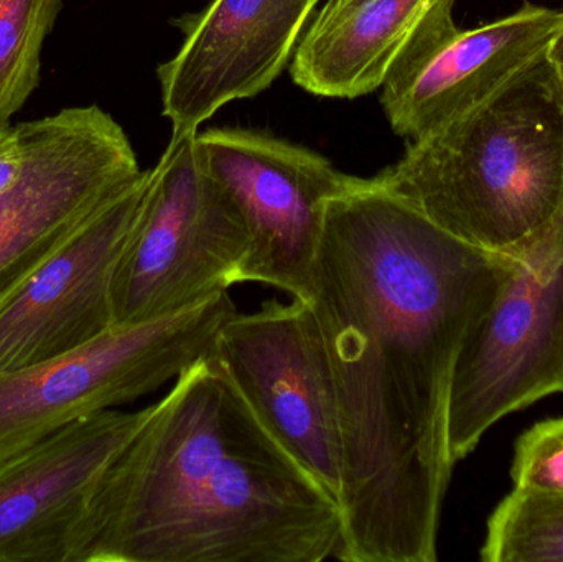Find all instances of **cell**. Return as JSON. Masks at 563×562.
Masks as SVG:
<instances>
[{"instance_id": "obj_1", "label": "cell", "mask_w": 563, "mask_h": 562, "mask_svg": "<svg viewBox=\"0 0 563 562\" xmlns=\"http://www.w3.org/2000/svg\"><path fill=\"white\" fill-rule=\"evenodd\" d=\"M515 263L450 236L379 177L328 201L305 302L340 409L338 561H437L453 370Z\"/></svg>"}, {"instance_id": "obj_2", "label": "cell", "mask_w": 563, "mask_h": 562, "mask_svg": "<svg viewBox=\"0 0 563 562\" xmlns=\"http://www.w3.org/2000/svg\"><path fill=\"white\" fill-rule=\"evenodd\" d=\"M341 540L338 498L207 355L106 469L73 562H321Z\"/></svg>"}, {"instance_id": "obj_3", "label": "cell", "mask_w": 563, "mask_h": 562, "mask_svg": "<svg viewBox=\"0 0 563 562\" xmlns=\"http://www.w3.org/2000/svg\"><path fill=\"white\" fill-rule=\"evenodd\" d=\"M377 177L462 243L525 253L563 210V89L545 55L478 108L410 141Z\"/></svg>"}, {"instance_id": "obj_4", "label": "cell", "mask_w": 563, "mask_h": 562, "mask_svg": "<svg viewBox=\"0 0 563 562\" xmlns=\"http://www.w3.org/2000/svg\"><path fill=\"white\" fill-rule=\"evenodd\" d=\"M198 131H174L112 280V323L137 326L240 284L250 233L230 191L207 170Z\"/></svg>"}, {"instance_id": "obj_5", "label": "cell", "mask_w": 563, "mask_h": 562, "mask_svg": "<svg viewBox=\"0 0 563 562\" xmlns=\"http://www.w3.org/2000/svg\"><path fill=\"white\" fill-rule=\"evenodd\" d=\"M230 290L137 326L112 327L86 345L0 373V462L71 422L157 392L205 359L236 313Z\"/></svg>"}, {"instance_id": "obj_6", "label": "cell", "mask_w": 563, "mask_h": 562, "mask_svg": "<svg viewBox=\"0 0 563 562\" xmlns=\"http://www.w3.org/2000/svg\"><path fill=\"white\" fill-rule=\"evenodd\" d=\"M563 393V210L466 337L449 399V452L468 458L501 419Z\"/></svg>"}, {"instance_id": "obj_7", "label": "cell", "mask_w": 563, "mask_h": 562, "mask_svg": "<svg viewBox=\"0 0 563 562\" xmlns=\"http://www.w3.org/2000/svg\"><path fill=\"white\" fill-rule=\"evenodd\" d=\"M16 131L25 164L0 194V309L144 174L124 129L98 106L63 109Z\"/></svg>"}, {"instance_id": "obj_8", "label": "cell", "mask_w": 563, "mask_h": 562, "mask_svg": "<svg viewBox=\"0 0 563 562\" xmlns=\"http://www.w3.org/2000/svg\"><path fill=\"white\" fill-rule=\"evenodd\" d=\"M261 425L340 502L343 439L333 373L305 300L234 313L208 353Z\"/></svg>"}, {"instance_id": "obj_9", "label": "cell", "mask_w": 563, "mask_h": 562, "mask_svg": "<svg viewBox=\"0 0 563 562\" xmlns=\"http://www.w3.org/2000/svg\"><path fill=\"white\" fill-rule=\"evenodd\" d=\"M207 170L230 191L250 233L240 283H260L307 300L328 201L350 185L327 158L300 145L243 131L197 134Z\"/></svg>"}, {"instance_id": "obj_10", "label": "cell", "mask_w": 563, "mask_h": 562, "mask_svg": "<svg viewBox=\"0 0 563 562\" xmlns=\"http://www.w3.org/2000/svg\"><path fill=\"white\" fill-rule=\"evenodd\" d=\"M456 0H437L387 75L380 104L397 135L419 141L498 95L545 55L561 10L525 3L472 30L453 19Z\"/></svg>"}, {"instance_id": "obj_11", "label": "cell", "mask_w": 563, "mask_h": 562, "mask_svg": "<svg viewBox=\"0 0 563 562\" xmlns=\"http://www.w3.org/2000/svg\"><path fill=\"white\" fill-rule=\"evenodd\" d=\"M151 170L86 221L0 309V373L55 359L112 323V280L147 197Z\"/></svg>"}, {"instance_id": "obj_12", "label": "cell", "mask_w": 563, "mask_h": 562, "mask_svg": "<svg viewBox=\"0 0 563 562\" xmlns=\"http://www.w3.org/2000/svg\"><path fill=\"white\" fill-rule=\"evenodd\" d=\"M151 411L96 412L0 462V562H73L106 469Z\"/></svg>"}, {"instance_id": "obj_13", "label": "cell", "mask_w": 563, "mask_h": 562, "mask_svg": "<svg viewBox=\"0 0 563 562\" xmlns=\"http://www.w3.org/2000/svg\"><path fill=\"white\" fill-rule=\"evenodd\" d=\"M318 0H213L188 19L177 55L158 68L174 131H198L228 102L266 91L287 66Z\"/></svg>"}, {"instance_id": "obj_14", "label": "cell", "mask_w": 563, "mask_h": 562, "mask_svg": "<svg viewBox=\"0 0 563 562\" xmlns=\"http://www.w3.org/2000/svg\"><path fill=\"white\" fill-rule=\"evenodd\" d=\"M437 0L324 3L291 63V78L323 98L353 99L383 88Z\"/></svg>"}, {"instance_id": "obj_15", "label": "cell", "mask_w": 563, "mask_h": 562, "mask_svg": "<svg viewBox=\"0 0 563 562\" xmlns=\"http://www.w3.org/2000/svg\"><path fill=\"white\" fill-rule=\"evenodd\" d=\"M63 0H0V129L40 85L42 49Z\"/></svg>"}, {"instance_id": "obj_16", "label": "cell", "mask_w": 563, "mask_h": 562, "mask_svg": "<svg viewBox=\"0 0 563 562\" xmlns=\"http://www.w3.org/2000/svg\"><path fill=\"white\" fill-rule=\"evenodd\" d=\"M485 562H563V497L512 491L493 511Z\"/></svg>"}, {"instance_id": "obj_17", "label": "cell", "mask_w": 563, "mask_h": 562, "mask_svg": "<svg viewBox=\"0 0 563 562\" xmlns=\"http://www.w3.org/2000/svg\"><path fill=\"white\" fill-rule=\"evenodd\" d=\"M511 478L515 491L563 497V418L538 422L519 436Z\"/></svg>"}, {"instance_id": "obj_18", "label": "cell", "mask_w": 563, "mask_h": 562, "mask_svg": "<svg viewBox=\"0 0 563 562\" xmlns=\"http://www.w3.org/2000/svg\"><path fill=\"white\" fill-rule=\"evenodd\" d=\"M23 164L25 154L16 125L0 129V194L20 177Z\"/></svg>"}, {"instance_id": "obj_19", "label": "cell", "mask_w": 563, "mask_h": 562, "mask_svg": "<svg viewBox=\"0 0 563 562\" xmlns=\"http://www.w3.org/2000/svg\"><path fill=\"white\" fill-rule=\"evenodd\" d=\"M545 58L558 78L559 85L563 89V19L559 29L555 30L548 49H545Z\"/></svg>"}, {"instance_id": "obj_20", "label": "cell", "mask_w": 563, "mask_h": 562, "mask_svg": "<svg viewBox=\"0 0 563 562\" xmlns=\"http://www.w3.org/2000/svg\"><path fill=\"white\" fill-rule=\"evenodd\" d=\"M346 2H354V0H327V3H330V5H334V3H346Z\"/></svg>"}]
</instances>
